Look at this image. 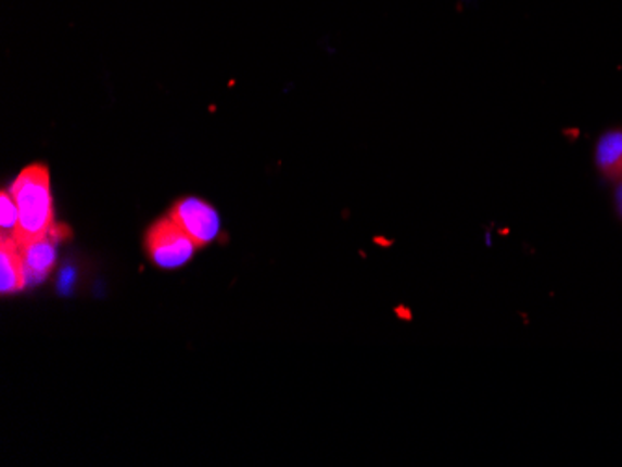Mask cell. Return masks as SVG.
Instances as JSON below:
<instances>
[{"instance_id":"6da1fadb","label":"cell","mask_w":622,"mask_h":467,"mask_svg":"<svg viewBox=\"0 0 622 467\" xmlns=\"http://www.w3.org/2000/svg\"><path fill=\"white\" fill-rule=\"evenodd\" d=\"M10 194L20 209V222L12 231L17 246L53 235L69 237V230L54 222L51 173L47 166H27L10 186Z\"/></svg>"},{"instance_id":"7a4b0ae2","label":"cell","mask_w":622,"mask_h":467,"mask_svg":"<svg viewBox=\"0 0 622 467\" xmlns=\"http://www.w3.org/2000/svg\"><path fill=\"white\" fill-rule=\"evenodd\" d=\"M145 248H148V254L153 259V263L161 269L172 270L189 263L198 244L168 215V217L161 218L157 224L148 231Z\"/></svg>"},{"instance_id":"3957f363","label":"cell","mask_w":622,"mask_h":467,"mask_svg":"<svg viewBox=\"0 0 622 467\" xmlns=\"http://www.w3.org/2000/svg\"><path fill=\"white\" fill-rule=\"evenodd\" d=\"M170 217L194 238L198 246L213 243L220 233L218 212L207 202L194 196L179 199L172 207Z\"/></svg>"},{"instance_id":"277c9868","label":"cell","mask_w":622,"mask_h":467,"mask_svg":"<svg viewBox=\"0 0 622 467\" xmlns=\"http://www.w3.org/2000/svg\"><path fill=\"white\" fill-rule=\"evenodd\" d=\"M60 237L38 238V241H30L27 244H21L20 251L23 257V264H25V276H27V285H36L43 282L49 272L53 270L54 261H56V243Z\"/></svg>"},{"instance_id":"5b68a950","label":"cell","mask_w":622,"mask_h":467,"mask_svg":"<svg viewBox=\"0 0 622 467\" xmlns=\"http://www.w3.org/2000/svg\"><path fill=\"white\" fill-rule=\"evenodd\" d=\"M0 290L2 295L17 293L27 287V276H25V264L21 257L20 246L14 237L2 235L0 243Z\"/></svg>"},{"instance_id":"8992f818","label":"cell","mask_w":622,"mask_h":467,"mask_svg":"<svg viewBox=\"0 0 622 467\" xmlns=\"http://www.w3.org/2000/svg\"><path fill=\"white\" fill-rule=\"evenodd\" d=\"M596 166L608 179L622 178V131H609L596 145Z\"/></svg>"},{"instance_id":"52a82bcc","label":"cell","mask_w":622,"mask_h":467,"mask_svg":"<svg viewBox=\"0 0 622 467\" xmlns=\"http://www.w3.org/2000/svg\"><path fill=\"white\" fill-rule=\"evenodd\" d=\"M0 225L2 230H15V225L20 222V209H17V204L15 199L12 198L10 192H2L0 194Z\"/></svg>"},{"instance_id":"ba28073f","label":"cell","mask_w":622,"mask_h":467,"mask_svg":"<svg viewBox=\"0 0 622 467\" xmlns=\"http://www.w3.org/2000/svg\"><path fill=\"white\" fill-rule=\"evenodd\" d=\"M615 202H617V211H619V215H621L622 218V181L621 183H619V186H617Z\"/></svg>"}]
</instances>
